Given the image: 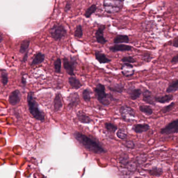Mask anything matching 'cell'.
Here are the masks:
<instances>
[{
  "label": "cell",
  "mask_w": 178,
  "mask_h": 178,
  "mask_svg": "<svg viewBox=\"0 0 178 178\" xmlns=\"http://www.w3.org/2000/svg\"><path fill=\"white\" fill-rule=\"evenodd\" d=\"M76 64V59L74 57H71L70 61L66 57L63 59L64 68L68 74L71 76H74V70Z\"/></svg>",
  "instance_id": "ba28073f"
},
{
  "label": "cell",
  "mask_w": 178,
  "mask_h": 178,
  "mask_svg": "<svg viewBox=\"0 0 178 178\" xmlns=\"http://www.w3.org/2000/svg\"><path fill=\"white\" fill-rule=\"evenodd\" d=\"M123 145L127 149H134L135 147V144L132 140H127L123 143Z\"/></svg>",
  "instance_id": "74e56055"
},
{
  "label": "cell",
  "mask_w": 178,
  "mask_h": 178,
  "mask_svg": "<svg viewBox=\"0 0 178 178\" xmlns=\"http://www.w3.org/2000/svg\"><path fill=\"white\" fill-rule=\"evenodd\" d=\"M142 94L143 95V102L152 106L156 105L154 97H153V93L150 90L148 89H144V91L142 92Z\"/></svg>",
  "instance_id": "7c38bea8"
},
{
  "label": "cell",
  "mask_w": 178,
  "mask_h": 178,
  "mask_svg": "<svg viewBox=\"0 0 178 178\" xmlns=\"http://www.w3.org/2000/svg\"><path fill=\"white\" fill-rule=\"evenodd\" d=\"M106 28V26L100 25L98 28L95 33V37L96 40L98 43L101 45H104L107 43V40H106L104 37V30Z\"/></svg>",
  "instance_id": "9c48e42d"
},
{
  "label": "cell",
  "mask_w": 178,
  "mask_h": 178,
  "mask_svg": "<svg viewBox=\"0 0 178 178\" xmlns=\"http://www.w3.org/2000/svg\"><path fill=\"white\" fill-rule=\"evenodd\" d=\"M172 46L174 47H175L176 48H178V37H176L174 39V40H173V43H172Z\"/></svg>",
  "instance_id": "f6af8a7d"
},
{
  "label": "cell",
  "mask_w": 178,
  "mask_h": 178,
  "mask_svg": "<svg viewBox=\"0 0 178 178\" xmlns=\"http://www.w3.org/2000/svg\"><path fill=\"white\" fill-rule=\"evenodd\" d=\"M133 129L136 133H143L149 131L150 129V126L147 123L137 124L134 126Z\"/></svg>",
  "instance_id": "2e32d148"
},
{
  "label": "cell",
  "mask_w": 178,
  "mask_h": 178,
  "mask_svg": "<svg viewBox=\"0 0 178 178\" xmlns=\"http://www.w3.org/2000/svg\"><path fill=\"white\" fill-rule=\"evenodd\" d=\"M103 6L107 13L113 14L121 10L123 7V2L117 0H104Z\"/></svg>",
  "instance_id": "277c9868"
},
{
  "label": "cell",
  "mask_w": 178,
  "mask_h": 178,
  "mask_svg": "<svg viewBox=\"0 0 178 178\" xmlns=\"http://www.w3.org/2000/svg\"><path fill=\"white\" fill-rule=\"evenodd\" d=\"M104 127L106 130L110 133H115L118 129L117 125L111 122H106L104 124Z\"/></svg>",
  "instance_id": "f1b7e54d"
},
{
  "label": "cell",
  "mask_w": 178,
  "mask_h": 178,
  "mask_svg": "<svg viewBox=\"0 0 178 178\" xmlns=\"http://www.w3.org/2000/svg\"><path fill=\"white\" fill-rule=\"evenodd\" d=\"M45 58V56L43 54L41 53V52L38 53L35 56L34 59H33L32 61L31 65L32 66L36 65L41 63L44 61Z\"/></svg>",
  "instance_id": "d4e9b609"
},
{
  "label": "cell",
  "mask_w": 178,
  "mask_h": 178,
  "mask_svg": "<svg viewBox=\"0 0 178 178\" xmlns=\"http://www.w3.org/2000/svg\"><path fill=\"white\" fill-rule=\"evenodd\" d=\"M21 82H22V83L23 84L24 86H25L26 84V80L25 79H24V77H23V78H22Z\"/></svg>",
  "instance_id": "bcb514c9"
},
{
  "label": "cell",
  "mask_w": 178,
  "mask_h": 178,
  "mask_svg": "<svg viewBox=\"0 0 178 178\" xmlns=\"http://www.w3.org/2000/svg\"><path fill=\"white\" fill-rule=\"evenodd\" d=\"M119 163L122 165L126 166L129 163V157L127 155H124L123 156H121L119 158Z\"/></svg>",
  "instance_id": "f35d334b"
},
{
  "label": "cell",
  "mask_w": 178,
  "mask_h": 178,
  "mask_svg": "<svg viewBox=\"0 0 178 178\" xmlns=\"http://www.w3.org/2000/svg\"><path fill=\"white\" fill-rule=\"evenodd\" d=\"M117 1H121V2H123L124 0H117Z\"/></svg>",
  "instance_id": "c3c4849f"
},
{
  "label": "cell",
  "mask_w": 178,
  "mask_h": 178,
  "mask_svg": "<svg viewBox=\"0 0 178 178\" xmlns=\"http://www.w3.org/2000/svg\"><path fill=\"white\" fill-rule=\"evenodd\" d=\"M97 10V7L96 6V5H91V6L89 7L85 11V14H84L85 17L87 18H89L91 17V15H93V13H95Z\"/></svg>",
  "instance_id": "83f0119b"
},
{
  "label": "cell",
  "mask_w": 178,
  "mask_h": 178,
  "mask_svg": "<svg viewBox=\"0 0 178 178\" xmlns=\"http://www.w3.org/2000/svg\"><path fill=\"white\" fill-rule=\"evenodd\" d=\"M117 136L119 139L122 140H127V134L125 132L124 130L120 129L117 131L116 133Z\"/></svg>",
  "instance_id": "e575fe53"
},
{
  "label": "cell",
  "mask_w": 178,
  "mask_h": 178,
  "mask_svg": "<svg viewBox=\"0 0 178 178\" xmlns=\"http://www.w3.org/2000/svg\"><path fill=\"white\" fill-rule=\"evenodd\" d=\"M27 102L29 107V110L31 115L39 121L45 120V116L39 109L38 104L34 97V93L29 92L28 93Z\"/></svg>",
  "instance_id": "3957f363"
},
{
  "label": "cell",
  "mask_w": 178,
  "mask_h": 178,
  "mask_svg": "<svg viewBox=\"0 0 178 178\" xmlns=\"http://www.w3.org/2000/svg\"><path fill=\"white\" fill-rule=\"evenodd\" d=\"M67 32L63 26L59 24L53 26L50 30V34L52 38L55 40H60L65 36Z\"/></svg>",
  "instance_id": "8992f818"
},
{
  "label": "cell",
  "mask_w": 178,
  "mask_h": 178,
  "mask_svg": "<svg viewBox=\"0 0 178 178\" xmlns=\"http://www.w3.org/2000/svg\"><path fill=\"white\" fill-rule=\"evenodd\" d=\"M139 110L140 112L148 116L153 115V110L149 106L141 105L139 107Z\"/></svg>",
  "instance_id": "4316f807"
},
{
  "label": "cell",
  "mask_w": 178,
  "mask_h": 178,
  "mask_svg": "<svg viewBox=\"0 0 178 178\" xmlns=\"http://www.w3.org/2000/svg\"><path fill=\"white\" fill-rule=\"evenodd\" d=\"M178 89V80L176 79L169 84L166 89L167 93H170L176 92Z\"/></svg>",
  "instance_id": "cb8c5ba5"
},
{
  "label": "cell",
  "mask_w": 178,
  "mask_h": 178,
  "mask_svg": "<svg viewBox=\"0 0 178 178\" xmlns=\"http://www.w3.org/2000/svg\"><path fill=\"white\" fill-rule=\"evenodd\" d=\"M171 62L172 63L174 64L178 63V54H176L175 56H174V57H172V59L171 60Z\"/></svg>",
  "instance_id": "ee69618b"
},
{
  "label": "cell",
  "mask_w": 178,
  "mask_h": 178,
  "mask_svg": "<svg viewBox=\"0 0 178 178\" xmlns=\"http://www.w3.org/2000/svg\"><path fill=\"white\" fill-rule=\"evenodd\" d=\"M63 107L61 96L60 93L56 94L54 99V112L59 111Z\"/></svg>",
  "instance_id": "d6986e66"
},
{
  "label": "cell",
  "mask_w": 178,
  "mask_h": 178,
  "mask_svg": "<svg viewBox=\"0 0 178 178\" xmlns=\"http://www.w3.org/2000/svg\"><path fill=\"white\" fill-rule=\"evenodd\" d=\"M174 99V96L171 94H168L163 96H155L154 100L155 102H157L160 104H165L171 102Z\"/></svg>",
  "instance_id": "ac0fdd59"
},
{
  "label": "cell",
  "mask_w": 178,
  "mask_h": 178,
  "mask_svg": "<svg viewBox=\"0 0 178 178\" xmlns=\"http://www.w3.org/2000/svg\"><path fill=\"white\" fill-rule=\"evenodd\" d=\"M178 132V119L171 121L165 127L160 129V133L163 135L177 134Z\"/></svg>",
  "instance_id": "52a82bcc"
},
{
  "label": "cell",
  "mask_w": 178,
  "mask_h": 178,
  "mask_svg": "<svg viewBox=\"0 0 178 178\" xmlns=\"http://www.w3.org/2000/svg\"><path fill=\"white\" fill-rule=\"evenodd\" d=\"M77 118L81 123L89 124L93 122L92 119L83 111H79L77 113Z\"/></svg>",
  "instance_id": "9a60e30c"
},
{
  "label": "cell",
  "mask_w": 178,
  "mask_h": 178,
  "mask_svg": "<svg viewBox=\"0 0 178 178\" xmlns=\"http://www.w3.org/2000/svg\"><path fill=\"white\" fill-rule=\"evenodd\" d=\"M148 172L151 176L159 177L163 174V170L160 168L155 167L148 170Z\"/></svg>",
  "instance_id": "484cf974"
},
{
  "label": "cell",
  "mask_w": 178,
  "mask_h": 178,
  "mask_svg": "<svg viewBox=\"0 0 178 178\" xmlns=\"http://www.w3.org/2000/svg\"><path fill=\"white\" fill-rule=\"evenodd\" d=\"M1 81L4 86L7 85L9 81L8 75L5 70L1 71Z\"/></svg>",
  "instance_id": "d590c367"
},
{
  "label": "cell",
  "mask_w": 178,
  "mask_h": 178,
  "mask_svg": "<svg viewBox=\"0 0 178 178\" xmlns=\"http://www.w3.org/2000/svg\"><path fill=\"white\" fill-rule=\"evenodd\" d=\"M132 47L129 45H124V44H115L113 46L109 48L110 51L113 52H124V51H129L131 50Z\"/></svg>",
  "instance_id": "4fadbf2b"
},
{
  "label": "cell",
  "mask_w": 178,
  "mask_h": 178,
  "mask_svg": "<svg viewBox=\"0 0 178 178\" xmlns=\"http://www.w3.org/2000/svg\"><path fill=\"white\" fill-rule=\"evenodd\" d=\"M68 83L73 89H79L82 86L81 82L75 77L71 76L69 77Z\"/></svg>",
  "instance_id": "44dd1931"
},
{
  "label": "cell",
  "mask_w": 178,
  "mask_h": 178,
  "mask_svg": "<svg viewBox=\"0 0 178 178\" xmlns=\"http://www.w3.org/2000/svg\"><path fill=\"white\" fill-rule=\"evenodd\" d=\"M54 71L56 73L59 74L61 72V60L57 58L54 62Z\"/></svg>",
  "instance_id": "d6a6232c"
},
{
  "label": "cell",
  "mask_w": 178,
  "mask_h": 178,
  "mask_svg": "<svg viewBox=\"0 0 178 178\" xmlns=\"http://www.w3.org/2000/svg\"><path fill=\"white\" fill-rule=\"evenodd\" d=\"M30 44L29 40H25L21 43L19 52L21 53H25L27 51Z\"/></svg>",
  "instance_id": "1f68e13d"
},
{
  "label": "cell",
  "mask_w": 178,
  "mask_h": 178,
  "mask_svg": "<svg viewBox=\"0 0 178 178\" xmlns=\"http://www.w3.org/2000/svg\"><path fill=\"white\" fill-rule=\"evenodd\" d=\"M71 9V3L70 1H68L66 4L65 7V11L66 12H68Z\"/></svg>",
  "instance_id": "7bdbcfd3"
},
{
  "label": "cell",
  "mask_w": 178,
  "mask_h": 178,
  "mask_svg": "<svg viewBox=\"0 0 178 178\" xmlns=\"http://www.w3.org/2000/svg\"><path fill=\"white\" fill-rule=\"evenodd\" d=\"M127 169H129V171H134L136 170L137 167H136V165L135 163H127V165H126Z\"/></svg>",
  "instance_id": "60d3db41"
},
{
  "label": "cell",
  "mask_w": 178,
  "mask_h": 178,
  "mask_svg": "<svg viewBox=\"0 0 178 178\" xmlns=\"http://www.w3.org/2000/svg\"><path fill=\"white\" fill-rule=\"evenodd\" d=\"M129 37L127 36V35H117L113 40V43H115V44H120L122 43H129Z\"/></svg>",
  "instance_id": "7402d4cb"
},
{
  "label": "cell",
  "mask_w": 178,
  "mask_h": 178,
  "mask_svg": "<svg viewBox=\"0 0 178 178\" xmlns=\"http://www.w3.org/2000/svg\"><path fill=\"white\" fill-rule=\"evenodd\" d=\"M75 37L77 38H81L83 36V30L82 26L81 25H79L76 26V29L75 30L74 33Z\"/></svg>",
  "instance_id": "4dcf8cb0"
},
{
  "label": "cell",
  "mask_w": 178,
  "mask_h": 178,
  "mask_svg": "<svg viewBox=\"0 0 178 178\" xmlns=\"http://www.w3.org/2000/svg\"><path fill=\"white\" fill-rule=\"evenodd\" d=\"M3 41V37L2 35L0 34V43H1Z\"/></svg>",
  "instance_id": "7dc6e473"
},
{
  "label": "cell",
  "mask_w": 178,
  "mask_h": 178,
  "mask_svg": "<svg viewBox=\"0 0 178 178\" xmlns=\"http://www.w3.org/2000/svg\"><path fill=\"white\" fill-rule=\"evenodd\" d=\"M147 157L145 156H140V157H137V163L139 164L144 163L146 160Z\"/></svg>",
  "instance_id": "b9f144b4"
},
{
  "label": "cell",
  "mask_w": 178,
  "mask_h": 178,
  "mask_svg": "<svg viewBox=\"0 0 178 178\" xmlns=\"http://www.w3.org/2000/svg\"><path fill=\"white\" fill-rule=\"evenodd\" d=\"M95 56L96 59L100 64L108 63L111 61V60L107 57V56L104 53H102L100 51L98 50H96Z\"/></svg>",
  "instance_id": "e0dca14e"
},
{
  "label": "cell",
  "mask_w": 178,
  "mask_h": 178,
  "mask_svg": "<svg viewBox=\"0 0 178 178\" xmlns=\"http://www.w3.org/2000/svg\"><path fill=\"white\" fill-rule=\"evenodd\" d=\"M175 104H176L175 102H172L171 104H168L167 106H165L164 107L161 109V113H163L164 114L169 113L174 108Z\"/></svg>",
  "instance_id": "836d02e7"
},
{
  "label": "cell",
  "mask_w": 178,
  "mask_h": 178,
  "mask_svg": "<svg viewBox=\"0 0 178 178\" xmlns=\"http://www.w3.org/2000/svg\"><path fill=\"white\" fill-rule=\"evenodd\" d=\"M153 59V57L149 53H145L142 56V60L146 62H149Z\"/></svg>",
  "instance_id": "ab89813d"
},
{
  "label": "cell",
  "mask_w": 178,
  "mask_h": 178,
  "mask_svg": "<svg viewBox=\"0 0 178 178\" xmlns=\"http://www.w3.org/2000/svg\"><path fill=\"white\" fill-rule=\"evenodd\" d=\"M142 93V90L140 88H131L129 90V97L132 100H136L138 99L140 97Z\"/></svg>",
  "instance_id": "ffe728a7"
},
{
  "label": "cell",
  "mask_w": 178,
  "mask_h": 178,
  "mask_svg": "<svg viewBox=\"0 0 178 178\" xmlns=\"http://www.w3.org/2000/svg\"><path fill=\"white\" fill-rule=\"evenodd\" d=\"M94 93L96 97L104 106H108L111 104V101H118V99L113 97L111 94H108L106 93V88L104 85L102 84H98L94 88Z\"/></svg>",
  "instance_id": "7a4b0ae2"
},
{
  "label": "cell",
  "mask_w": 178,
  "mask_h": 178,
  "mask_svg": "<svg viewBox=\"0 0 178 178\" xmlns=\"http://www.w3.org/2000/svg\"><path fill=\"white\" fill-rule=\"evenodd\" d=\"M91 94V91L88 88H86L83 90V92H82V97H83V99L85 102H90Z\"/></svg>",
  "instance_id": "f546056e"
},
{
  "label": "cell",
  "mask_w": 178,
  "mask_h": 178,
  "mask_svg": "<svg viewBox=\"0 0 178 178\" xmlns=\"http://www.w3.org/2000/svg\"><path fill=\"white\" fill-rule=\"evenodd\" d=\"M75 139L84 149L90 153L95 154H102L107 152L105 148L98 140L89 137L79 132H75L73 133Z\"/></svg>",
  "instance_id": "6da1fadb"
},
{
  "label": "cell",
  "mask_w": 178,
  "mask_h": 178,
  "mask_svg": "<svg viewBox=\"0 0 178 178\" xmlns=\"http://www.w3.org/2000/svg\"><path fill=\"white\" fill-rule=\"evenodd\" d=\"M108 89L114 93H123L124 90V86L122 84H117L115 85L109 86H108Z\"/></svg>",
  "instance_id": "603a6c76"
},
{
  "label": "cell",
  "mask_w": 178,
  "mask_h": 178,
  "mask_svg": "<svg viewBox=\"0 0 178 178\" xmlns=\"http://www.w3.org/2000/svg\"><path fill=\"white\" fill-rule=\"evenodd\" d=\"M21 92L18 90H15L11 93L9 96V103L12 106H15L19 103L21 99Z\"/></svg>",
  "instance_id": "8fae6325"
},
{
  "label": "cell",
  "mask_w": 178,
  "mask_h": 178,
  "mask_svg": "<svg viewBox=\"0 0 178 178\" xmlns=\"http://www.w3.org/2000/svg\"><path fill=\"white\" fill-rule=\"evenodd\" d=\"M121 61L123 63H128L132 64L135 63L136 60L134 57L131 56L128 57H124L122 58Z\"/></svg>",
  "instance_id": "8d00e7d4"
},
{
  "label": "cell",
  "mask_w": 178,
  "mask_h": 178,
  "mask_svg": "<svg viewBox=\"0 0 178 178\" xmlns=\"http://www.w3.org/2000/svg\"><path fill=\"white\" fill-rule=\"evenodd\" d=\"M122 74L127 77L132 76L134 74L135 71L133 69V66L132 64L124 63L121 66Z\"/></svg>",
  "instance_id": "30bf717a"
},
{
  "label": "cell",
  "mask_w": 178,
  "mask_h": 178,
  "mask_svg": "<svg viewBox=\"0 0 178 178\" xmlns=\"http://www.w3.org/2000/svg\"><path fill=\"white\" fill-rule=\"evenodd\" d=\"M68 100L69 102L68 107L71 108H74L79 104V94L77 93H71L68 96Z\"/></svg>",
  "instance_id": "5bb4252c"
},
{
  "label": "cell",
  "mask_w": 178,
  "mask_h": 178,
  "mask_svg": "<svg viewBox=\"0 0 178 178\" xmlns=\"http://www.w3.org/2000/svg\"><path fill=\"white\" fill-rule=\"evenodd\" d=\"M119 111L122 118L124 121L132 122L136 118L135 111L129 106H121Z\"/></svg>",
  "instance_id": "5b68a950"
}]
</instances>
